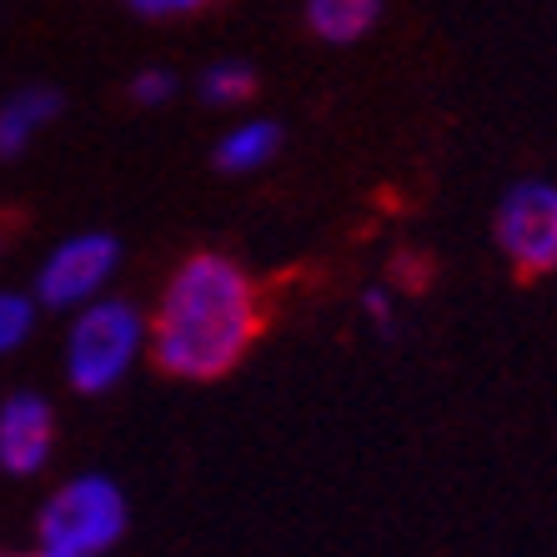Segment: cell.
I'll list each match as a JSON object with an SVG mask.
<instances>
[{
    "label": "cell",
    "mask_w": 557,
    "mask_h": 557,
    "mask_svg": "<svg viewBox=\"0 0 557 557\" xmlns=\"http://www.w3.org/2000/svg\"><path fill=\"white\" fill-rule=\"evenodd\" d=\"M196 96L216 111H236V106H247L257 96V71L247 61H211L196 81Z\"/></svg>",
    "instance_id": "obj_10"
},
{
    "label": "cell",
    "mask_w": 557,
    "mask_h": 557,
    "mask_svg": "<svg viewBox=\"0 0 557 557\" xmlns=\"http://www.w3.org/2000/svg\"><path fill=\"white\" fill-rule=\"evenodd\" d=\"M61 106H65V96L55 91V86H46V81L15 86V91L0 101V161L26 156V146L61 116Z\"/></svg>",
    "instance_id": "obj_7"
},
{
    "label": "cell",
    "mask_w": 557,
    "mask_h": 557,
    "mask_svg": "<svg viewBox=\"0 0 557 557\" xmlns=\"http://www.w3.org/2000/svg\"><path fill=\"white\" fill-rule=\"evenodd\" d=\"M171 96H176V71H166V65H146L131 81V101L136 106H166Z\"/></svg>",
    "instance_id": "obj_12"
},
{
    "label": "cell",
    "mask_w": 557,
    "mask_h": 557,
    "mask_svg": "<svg viewBox=\"0 0 557 557\" xmlns=\"http://www.w3.org/2000/svg\"><path fill=\"white\" fill-rule=\"evenodd\" d=\"M382 21V0H307V30L326 46H351Z\"/></svg>",
    "instance_id": "obj_9"
},
{
    "label": "cell",
    "mask_w": 557,
    "mask_h": 557,
    "mask_svg": "<svg viewBox=\"0 0 557 557\" xmlns=\"http://www.w3.org/2000/svg\"><path fill=\"white\" fill-rule=\"evenodd\" d=\"M55 442H61V422L46 392L15 387L0 397V472L5 478H40L55 462Z\"/></svg>",
    "instance_id": "obj_6"
},
{
    "label": "cell",
    "mask_w": 557,
    "mask_h": 557,
    "mask_svg": "<svg viewBox=\"0 0 557 557\" xmlns=\"http://www.w3.org/2000/svg\"><path fill=\"white\" fill-rule=\"evenodd\" d=\"M5 247H11V242H5V232H0V257H5Z\"/></svg>",
    "instance_id": "obj_16"
},
{
    "label": "cell",
    "mask_w": 557,
    "mask_h": 557,
    "mask_svg": "<svg viewBox=\"0 0 557 557\" xmlns=\"http://www.w3.org/2000/svg\"><path fill=\"white\" fill-rule=\"evenodd\" d=\"M36 322H40V301L30 292L0 286V362L15 357V351L36 337Z\"/></svg>",
    "instance_id": "obj_11"
},
{
    "label": "cell",
    "mask_w": 557,
    "mask_h": 557,
    "mask_svg": "<svg viewBox=\"0 0 557 557\" xmlns=\"http://www.w3.org/2000/svg\"><path fill=\"white\" fill-rule=\"evenodd\" d=\"M493 242L518 276L557 272V182L528 176L503 191L493 211Z\"/></svg>",
    "instance_id": "obj_5"
},
{
    "label": "cell",
    "mask_w": 557,
    "mask_h": 557,
    "mask_svg": "<svg viewBox=\"0 0 557 557\" xmlns=\"http://www.w3.org/2000/svg\"><path fill=\"white\" fill-rule=\"evenodd\" d=\"M282 146H286V131L272 116H247V121H236L232 131H221L211 161L226 176H257V171H267L282 156Z\"/></svg>",
    "instance_id": "obj_8"
},
{
    "label": "cell",
    "mask_w": 557,
    "mask_h": 557,
    "mask_svg": "<svg viewBox=\"0 0 557 557\" xmlns=\"http://www.w3.org/2000/svg\"><path fill=\"white\" fill-rule=\"evenodd\" d=\"M362 317L372 332H382V337H392L397 332V286H367L362 292Z\"/></svg>",
    "instance_id": "obj_13"
},
{
    "label": "cell",
    "mask_w": 557,
    "mask_h": 557,
    "mask_svg": "<svg viewBox=\"0 0 557 557\" xmlns=\"http://www.w3.org/2000/svg\"><path fill=\"white\" fill-rule=\"evenodd\" d=\"M267 326L261 282L226 251H191L151 307V367L176 382H216L251 357Z\"/></svg>",
    "instance_id": "obj_1"
},
{
    "label": "cell",
    "mask_w": 557,
    "mask_h": 557,
    "mask_svg": "<svg viewBox=\"0 0 557 557\" xmlns=\"http://www.w3.org/2000/svg\"><path fill=\"white\" fill-rule=\"evenodd\" d=\"M211 5L216 0H126V11L141 21H186V15L211 11Z\"/></svg>",
    "instance_id": "obj_14"
},
{
    "label": "cell",
    "mask_w": 557,
    "mask_h": 557,
    "mask_svg": "<svg viewBox=\"0 0 557 557\" xmlns=\"http://www.w3.org/2000/svg\"><path fill=\"white\" fill-rule=\"evenodd\" d=\"M36 557H81V553H55V547H36Z\"/></svg>",
    "instance_id": "obj_15"
},
{
    "label": "cell",
    "mask_w": 557,
    "mask_h": 557,
    "mask_svg": "<svg viewBox=\"0 0 557 557\" xmlns=\"http://www.w3.org/2000/svg\"><path fill=\"white\" fill-rule=\"evenodd\" d=\"M141 362H151V311L131 297L106 292L65 317L61 376L76 397H111Z\"/></svg>",
    "instance_id": "obj_2"
},
{
    "label": "cell",
    "mask_w": 557,
    "mask_h": 557,
    "mask_svg": "<svg viewBox=\"0 0 557 557\" xmlns=\"http://www.w3.org/2000/svg\"><path fill=\"white\" fill-rule=\"evenodd\" d=\"M121 242L111 232H71L61 236L46 257H40L36 276H30V297L40 301V311H61L71 317L76 307L106 297L111 282L121 272Z\"/></svg>",
    "instance_id": "obj_4"
},
{
    "label": "cell",
    "mask_w": 557,
    "mask_h": 557,
    "mask_svg": "<svg viewBox=\"0 0 557 557\" xmlns=\"http://www.w3.org/2000/svg\"><path fill=\"white\" fill-rule=\"evenodd\" d=\"M0 557H36V553H0Z\"/></svg>",
    "instance_id": "obj_17"
},
{
    "label": "cell",
    "mask_w": 557,
    "mask_h": 557,
    "mask_svg": "<svg viewBox=\"0 0 557 557\" xmlns=\"http://www.w3.org/2000/svg\"><path fill=\"white\" fill-rule=\"evenodd\" d=\"M131 528V497L111 472H76L51 487L36 512V547L111 557Z\"/></svg>",
    "instance_id": "obj_3"
}]
</instances>
